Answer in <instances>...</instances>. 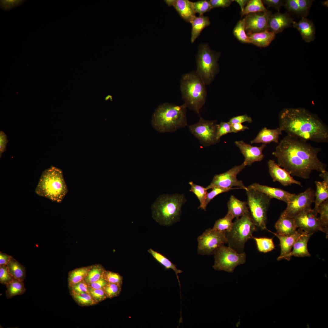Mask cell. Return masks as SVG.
<instances>
[{
	"instance_id": "cell-1",
	"label": "cell",
	"mask_w": 328,
	"mask_h": 328,
	"mask_svg": "<svg viewBox=\"0 0 328 328\" xmlns=\"http://www.w3.org/2000/svg\"><path fill=\"white\" fill-rule=\"evenodd\" d=\"M320 151L306 141L288 135L272 154L277 158V164L292 176L307 179L313 171L321 173L326 170V165L318 157Z\"/></svg>"
},
{
	"instance_id": "cell-2",
	"label": "cell",
	"mask_w": 328,
	"mask_h": 328,
	"mask_svg": "<svg viewBox=\"0 0 328 328\" xmlns=\"http://www.w3.org/2000/svg\"><path fill=\"white\" fill-rule=\"evenodd\" d=\"M279 128L288 135L306 141H328L327 126L316 115L305 109H283L279 116Z\"/></svg>"
},
{
	"instance_id": "cell-3",
	"label": "cell",
	"mask_w": 328,
	"mask_h": 328,
	"mask_svg": "<svg viewBox=\"0 0 328 328\" xmlns=\"http://www.w3.org/2000/svg\"><path fill=\"white\" fill-rule=\"evenodd\" d=\"M187 107L165 103L159 105L154 112L151 124L160 133L175 132L187 125Z\"/></svg>"
},
{
	"instance_id": "cell-4",
	"label": "cell",
	"mask_w": 328,
	"mask_h": 328,
	"mask_svg": "<svg viewBox=\"0 0 328 328\" xmlns=\"http://www.w3.org/2000/svg\"><path fill=\"white\" fill-rule=\"evenodd\" d=\"M180 90L187 107L200 115V111L207 98L206 85L196 71L183 74L180 78Z\"/></svg>"
},
{
	"instance_id": "cell-5",
	"label": "cell",
	"mask_w": 328,
	"mask_h": 328,
	"mask_svg": "<svg viewBox=\"0 0 328 328\" xmlns=\"http://www.w3.org/2000/svg\"><path fill=\"white\" fill-rule=\"evenodd\" d=\"M185 201L183 195H162L151 205L152 217L161 225L171 226L179 220Z\"/></svg>"
},
{
	"instance_id": "cell-6",
	"label": "cell",
	"mask_w": 328,
	"mask_h": 328,
	"mask_svg": "<svg viewBox=\"0 0 328 328\" xmlns=\"http://www.w3.org/2000/svg\"><path fill=\"white\" fill-rule=\"evenodd\" d=\"M68 191L62 171L53 166L43 172L35 190L38 195L58 203Z\"/></svg>"
},
{
	"instance_id": "cell-7",
	"label": "cell",
	"mask_w": 328,
	"mask_h": 328,
	"mask_svg": "<svg viewBox=\"0 0 328 328\" xmlns=\"http://www.w3.org/2000/svg\"><path fill=\"white\" fill-rule=\"evenodd\" d=\"M257 228L250 213L236 219L231 230L226 233L228 246L238 253L243 252L246 243L252 239Z\"/></svg>"
},
{
	"instance_id": "cell-8",
	"label": "cell",
	"mask_w": 328,
	"mask_h": 328,
	"mask_svg": "<svg viewBox=\"0 0 328 328\" xmlns=\"http://www.w3.org/2000/svg\"><path fill=\"white\" fill-rule=\"evenodd\" d=\"M220 56L207 44H201L196 56V72L206 85H210L219 72L218 61Z\"/></svg>"
},
{
	"instance_id": "cell-9",
	"label": "cell",
	"mask_w": 328,
	"mask_h": 328,
	"mask_svg": "<svg viewBox=\"0 0 328 328\" xmlns=\"http://www.w3.org/2000/svg\"><path fill=\"white\" fill-rule=\"evenodd\" d=\"M248 205L252 219L257 227L269 231L266 227L267 214L271 198L252 189L246 190Z\"/></svg>"
},
{
	"instance_id": "cell-10",
	"label": "cell",
	"mask_w": 328,
	"mask_h": 328,
	"mask_svg": "<svg viewBox=\"0 0 328 328\" xmlns=\"http://www.w3.org/2000/svg\"><path fill=\"white\" fill-rule=\"evenodd\" d=\"M214 255V262L213 268L217 271L233 273L236 267L244 264L246 261V255L244 252L238 253L224 245Z\"/></svg>"
},
{
	"instance_id": "cell-11",
	"label": "cell",
	"mask_w": 328,
	"mask_h": 328,
	"mask_svg": "<svg viewBox=\"0 0 328 328\" xmlns=\"http://www.w3.org/2000/svg\"><path fill=\"white\" fill-rule=\"evenodd\" d=\"M197 253L201 255H210L224 244L227 243L226 233L211 228L206 230L197 239Z\"/></svg>"
},
{
	"instance_id": "cell-12",
	"label": "cell",
	"mask_w": 328,
	"mask_h": 328,
	"mask_svg": "<svg viewBox=\"0 0 328 328\" xmlns=\"http://www.w3.org/2000/svg\"><path fill=\"white\" fill-rule=\"evenodd\" d=\"M196 123L189 126V130L205 147L215 145L220 141L217 138V124L216 120L204 119L200 115Z\"/></svg>"
},
{
	"instance_id": "cell-13",
	"label": "cell",
	"mask_w": 328,
	"mask_h": 328,
	"mask_svg": "<svg viewBox=\"0 0 328 328\" xmlns=\"http://www.w3.org/2000/svg\"><path fill=\"white\" fill-rule=\"evenodd\" d=\"M245 166L243 162L241 165L235 166L226 172L215 175L211 182L206 189L208 190L215 187L230 188L236 186L247 190V187L241 180L238 179L237 177Z\"/></svg>"
},
{
	"instance_id": "cell-14",
	"label": "cell",
	"mask_w": 328,
	"mask_h": 328,
	"mask_svg": "<svg viewBox=\"0 0 328 328\" xmlns=\"http://www.w3.org/2000/svg\"><path fill=\"white\" fill-rule=\"evenodd\" d=\"M315 192L311 188L304 192L295 194L287 203V206L281 215L294 217L304 210L311 207L315 199Z\"/></svg>"
},
{
	"instance_id": "cell-15",
	"label": "cell",
	"mask_w": 328,
	"mask_h": 328,
	"mask_svg": "<svg viewBox=\"0 0 328 328\" xmlns=\"http://www.w3.org/2000/svg\"><path fill=\"white\" fill-rule=\"evenodd\" d=\"M294 218L297 228L305 232L313 234L319 231L323 232L317 214L311 207L302 211Z\"/></svg>"
},
{
	"instance_id": "cell-16",
	"label": "cell",
	"mask_w": 328,
	"mask_h": 328,
	"mask_svg": "<svg viewBox=\"0 0 328 328\" xmlns=\"http://www.w3.org/2000/svg\"><path fill=\"white\" fill-rule=\"evenodd\" d=\"M272 12H259L249 13L244 18L246 34L259 32L268 30V23Z\"/></svg>"
},
{
	"instance_id": "cell-17",
	"label": "cell",
	"mask_w": 328,
	"mask_h": 328,
	"mask_svg": "<svg viewBox=\"0 0 328 328\" xmlns=\"http://www.w3.org/2000/svg\"><path fill=\"white\" fill-rule=\"evenodd\" d=\"M234 143L244 157V162L246 166H251L253 163L261 161L264 159L262 151L266 144H262L259 147L252 146L243 140L235 141Z\"/></svg>"
},
{
	"instance_id": "cell-18",
	"label": "cell",
	"mask_w": 328,
	"mask_h": 328,
	"mask_svg": "<svg viewBox=\"0 0 328 328\" xmlns=\"http://www.w3.org/2000/svg\"><path fill=\"white\" fill-rule=\"evenodd\" d=\"M268 166L269 173L273 181L278 182L285 186L292 184L302 186L300 182L294 179L288 172L279 166L274 160H269Z\"/></svg>"
},
{
	"instance_id": "cell-19",
	"label": "cell",
	"mask_w": 328,
	"mask_h": 328,
	"mask_svg": "<svg viewBox=\"0 0 328 328\" xmlns=\"http://www.w3.org/2000/svg\"><path fill=\"white\" fill-rule=\"evenodd\" d=\"M252 189L266 195L271 199L274 198L288 203L295 195L282 189L255 183L247 187Z\"/></svg>"
},
{
	"instance_id": "cell-20",
	"label": "cell",
	"mask_w": 328,
	"mask_h": 328,
	"mask_svg": "<svg viewBox=\"0 0 328 328\" xmlns=\"http://www.w3.org/2000/svg\"><path fill=\"white\" fill-rule=\"evenodd\" d=\"M294 21L290 15L279 12L272 14L268 23V31L276 34L282 32L285 29L291 26Z\"/></svg>"
},
{
	"instance_id": "cell-21",
	"label": "cell",
	"mask_w": 328,
	"mask_h": 328,
	"mask_svg": "<svg viewBox=\"0 0 328 328\" xmlns=\"http://www.w3.org/2000/svg\"><path fill=\"white\" fill-rule=\"evenodd\" d=\"M169 6H173L179 15L186 22L190 20L196 16L193 2L188 0H165Z\"/></svg>"
},
{
	"instance_id": "cell-22",
	"label": "cell",
	"mask_w": 328,
	"mask_h": 328,
	"mask_svg": "<svg viewBox=\"0 0 328 328\" xmlns=\"http://www.w3.org/2000/svg\"><path fill=\"white\" fill-rule=\"evenodd\" d=\"M279 239L280 241L279 245L281 248V253L278 258L277 260H280L288 255L291 251V249L299 237L303 233L304 231L299 228L294 234L288 236L280 235L270 231Z\"/></svg>"
},
{
	"instance_id": "cell-23",
	"label": "cell",
	"mask_w": 328,
	"mask_h": 328,
	"mask_svg": "<svg viewBox=\"0 0 328 328\" xmlns=\"http://www.w3.org/2000/svg\"><path fill=\"white\" fill-rule=\"evenodd\" d=\"M313 234L304 232L299 237L293 245V249L283 259L289 260L292 256L296 257H310L311 255L307 248V243Z\"/></svg>"
},
{
	"instance_id": "cell-24",
	"label": "cell",
	"mask_w": 328,
	"mask_h": 328,
	"mask_svg": "<svg viewBox=\"0 0 328 328\" xmlns=\"http://www.w3.org/2000/svg\"><path fill=\"white\" fill-rule=\"evenodd\" d=\"M293 26L300 32L303 39L307 43L315 39V28L313 22L305 17H302L298 22L294 21Z\"/></svg>"
},
{
	"instance_id": "cell-25",
	"label": "cell",
	"mask_w": 328,
	"mask_h": 328,
	"mask_svg": "<svg viewBox=\"0 0 328 328\" xmlns=\"http://www.w3.org/2000/svg\"><path fill=\"white\" fill-rule=\"evenodd\" d=\"M313 0H287L284 5L288 10L302 17L308 15Z\"/></svg>"
},
{
	"instance_id": "cell-26",
	"label": "cell",
	"mask_w": 328,
	"mask_h": 328,
	"mask_svg": "<svg viewBox=\"0 0 328 328\" xmlns=\"http://www.w3.org/2000/svg\"><path fill=\"white\" fill-rule=\"evenodd\" d=\"M282 130L279 127L270 129L266 127L262 128L256 137L251 141V143H259L267 144L271 142H278L279 136L282 134Z\"/></svg>"
},
{
	"instance_id": "cell-27",
	"label": "cell",
	"mask_w": 328,
	"mask_h": 328,
	"mask_svg": "<svg viewBox=\"0 0 328 328\" xmlns=\"http://www.w3.org/2000/svg\"><path fill=\"white\" fill-rule=\"evenodd\" d=\"M275 227L278 234L288 236L296 232L297 228L294 217L281 215Z\"/></svg>"
},
{
	"instance_id": "cell-28",
	"label": "cell",
	"mask_w": 328,
	"mask_h": 328,
	"mask_svg": "<svg viewBox=\"0 0 328 328\" xmlns=\"http://www.w3.org/2000/svg\"><path fill=\"white\" fill-rule=\"evenodd\" d=\"M227 214L237 219L245 214L250 213L247 202L242 201L234 196H231L227 203Z\"/></svg>"
},
{
	"instance_id": "cell-29",
	"label": "cell",
	"mask_w": 328,
	"mask_h": 328,
	"mask_svg": "<svg viewBox=\"0 0 328 328\" xmlns=\"http://www.w3.org/2000/svg\"><path fill=\"white\" fill-rule=\"evenodd\" d=\"M247 34L250 43L260 47L268 46L274 39L276 35L268 30Z\"/></svg>"
},
{
	"instance_id": "cell-30",
	"label": "cell",
	"mask_w": 328,
	"mask_h": 328,
	"mask_svg": "<svg viewBox=\"0 0 328 328\" xmlns=\"http://www.w3.org/2000/svg\"><path fill=\"white\" fill-rule=\"evenodd\" d=\"M192 26L191 41L193 43L202 30L210 24L209 17L203 15L195 16L190 21Z\"/></svg>"
},
{
	"instance_id": "cell-31",
	"label": "cell",
	"mask_w": 328,
	"mask_h": 328,
	"mask_svg": "<svg viewBox=\"0 0 328 328\" xmlns=\"http://www.w3.org/2000/svg\"><path fill=\"white\" fill-rule=\"evenodd\" d=\"M316 190L315 193V207L313 209L314 212L318 214L317 209L319 205L328 199V184L323 181H315Z\"/></svg>"
},
{
	"instance_id": "cell-32",
	"label": "cell",
	"mask_w": 328,
	"mask_h": 328,
	"mask_svg": "<svg viewBox=\"0 0 328 328\" xmlns=\"http://www.w3.org/2000/svg\"><path fill=\"white\" fill-rule=\"evenodd\" d=\"M154 258L159 263L163 265L166 269H171L175 272L180 287V282L179 280L178 274L183 272L182 270L178 269L176 265L173 264L169 260L161 253L156 251L152 248L148 251Z\"/></svg>"
},
{
	"instance_id": "cell-33",
	"label": "cell",
	"mask_w": 328,
	"mask_h": 328,
	"mask_svg": "<svg viewBox=\"0 0 328 328\" xmlns=\"http://www.w3.org/2000/svg\"><path fill=\"white\" fill-rule=\"evenodd\" d=\"M9 272L15 279L23 281L26 275V270L24 266L18 262L12 257L7 264Z\"/></svg>"
},
{
	"instance_id": "cell-34",
	"label": "cell",
	"mask_w": 328,
	"mask_h": 328,
	"mask_svg": "<svg viewBox=\"0 0 328 328\" xmlns=\"http://www.w3.org/2000/svg\"><path fill=\"white\" fill-rule=\"evenodd\" d=\"M92 265L77 268L70 271L68 274L69 286H72L84 280Z\"/></svg>"
},
{
	"instance_id": "cell-35",
	"label": "cell",
	"mask_w": 328,
	"mask_h": 328,
	"mask_svg": "<svg viewBox=\"0 0 328 328\" xmlns=\"http://www.w3.org/2000/svg\"><path fill=\"white\" fill-rule=\"evenodd\" d=\"M7 290L6 296L8 299L11 298L15 296L21 295L26 291L23 281L14 278L6 285Z\"/></svg>"
},
{
	"instance_id": "cell-36",
	"label": "cell",
	"mask_w": 328,
	"mask_h": 328,
	"mask_svg": "<svg viewBox=\"0 0 328 328\" xmlns=\"http://www.w3.org/2000/svg\"><path fill=\"white\" fill-rule=\"evenodd\" d=\"M317 213L319 214L318 218L323 232L326 234V238L328 237V199L322 203L319 206Z\"/></svg>"
},
{
	"instance_id": "cell-37",
	"label": "cell",
	"mask_w": 328,
	"mask_h": 328,
	"mask_svg": "<svg viewBox=\"0 0 328 328\" xmlns=\"http://www.w3.org/2000/svg\"><path fill=\"white\" fill-rule=\"evenodd\" d=\"M105 270L101 265H92L84 280L88 285L95 282L103 276Z\"/></svg>"
},
{
	"instance_id": "cell-38",
	"label": "cell",
	"mask_w": 328,
	"mask_h": 328,
	"mask_svg": "<svg viewBox=\"0 0 328 328\" xmlns=\"http://www.w3.org/2000/svg\"><path fill=\"white\" fill-rule=\"evenodd\" d=\"M234 218L227 214L223 218H220L215 223L213 229L226 233L231 230L233 225L232 220Z\"/></svg>"
},
{
	"instance_id": "cell-39",
	"label": "cell",
	"mask_w": 328,
	"mask_h": 328,
	"mask_svg": "<svg viewBox=\"0 0 328 328\" xmlns=\"http://www.w3.org/2000/svg\"><path fill=\"white\" fill-rule=\"evenodd\" d=\"M189 184L191 186L190 191L195 194L200 202V205L198 208L206 210L204 204L208 193L207 190L202 186L194 184L193 182H189Z\"/></svg>"
},
{
	"instance_id": "cell-40",
	"label": "cell",
	"mask_w": 328,
	"mask_h": 328,
	"mask_svg": "<svg viewBox=\"0 0 328 328\" xmlns=\"http://www.w3.org/2000/svg\"><path fill=\"white\" fill-rule=\"evenodd\" d=\"M268 10L265 7L261 0H251L246 5L243 11L241 13V16L249 13L259 12H265Z\"/></svg>"
},
{
	"instance_id": "cell-41",
	"label": "cell",
	"mask_w": 328,
	"mask_h": 328,
	"mask_svg": "<svg viewBox=\"0 0 328 328\" xmlns=\"http://www.w3.org/2000/svg\"><path fill=\"white\" fill-rule=\"evenodd\" d=\"M255 240L258 251L264 253L271 251L275 248L272 238L267 237H253Z\"/></svg>"
},
{
	"instance_id": "cell-42",
	"label": "cell",
	"mask_w": 328,
	"mask_h": 328,
	"mask_svg": "<svg viewBox=\"0 0 328 328\" xmlns=\"http://www.w3.org/2000/svg\"><path fill=\"white\" fill-rule=\"evenodd\" d=\"M70 291L71 295L79 305L83 306H90L97 303L89 293L77 292L72 290Z\"/></svg>"
},
{
	"instance_id": "cell-43",
	"label": "cell",
	"mask_w": 328,
	"mask_h": 328,
	"mask_svg": "<svg viewBox=\"0 0 328 328\" xmlns=\"http://www.w3.org/2000/svg\"><path fill=\"white\" fill-rule=\"evenodd\" d=\"M233 33L235 37L241 42L250 43L245 31V22L244 18L238 21L234 29Z\"/></svg>"
},
{
	"instance_id": "cell-44",
	"label": "cell",
	"mask_w": 328,
	"mask_h": 328,
	"mask_svg": "<svg viewBox=\"0 0 328 328\" xmlns=\"http://www.w3.org/2000/svg\"><path fill=\"white\" fill-rule=\"evenodd\" d=\"M212 190L210 192L208 193L207 194L204 204L205 207L206 209L210 202L217 195L223 193L227 192L231 190L241 189L239 187L230 188L215 187L212 188Z\"/></svg>"
},
{
	"instance_id": "cell-45",
	"label": "cell",
	"mask_w": 328,
	"mask_h": 328,
	"mask_svg": "<svg viewBox=\"0 0 328 328\" xmlns=\"http://www.w3.org/2000/svg\"><path fill=\"white\" fill-rule=\"evenodd\" d=\"M194 11L199 15H203L205 13L210 11L212 9L209 1L202 0L193 2Z\"/></svg>"
},
{
	"instance_id": "cell-46",
	"label": "cell",
	"mask_w": 328,
	"mask_h": 328,
	"mask_svg": "<svg viewBox=\"0 0 328 328\" xmlns=\"http://www.w3.org/2000/svg\"><path fill=\"white\" fill-rule=\"evenodd\" d=\"M121 285L108 283L103 289L107 298H111L119 295L121 291Z\"/></svg>"
},
{
	"instance_id": "cell-47",
	"label": "cell",
	"mask_w": 328,
	"mask_h": 328,
	"mask_svg": "<svg viewBox=\"0 0 328 328\" xmlns=\"http://www.w3.org/2000/svg\"><path fill=\"white\" fill-rule=\"evenodd\" d=\"M232 132L231 125L228 122H221L217 124V138L220 141L221 137L228 133Z\"/></svg>"
},
{
	"instance_id": "cell-48",
	"label": "cell",
	"mask_w": 328,
	"mask_h": 328,
	"mask_svg": "<svg viewBox=\"0 0 328 328\" xmlns=\"http://www.w3.org/2000/svg\"><path fill=\"white\" fill-rule=\"evenodd\" d=\"M14 278L9 272L7 265H0V282L6 286Z\"/></svg>"
},
{
	"instance_id": "cell-49",
	"label": "cell",
	"mask_w": 328,
	"mask_h": 328,
	"mask_svg": "<svg viewBox=\"0 0 328 328\" xmlns=\"http://www.w3.org/2000/svg\"><path fill=\"white\" fill-rule=\"evenodd\" d=\"M104 276L108 283L122 284L123 277L118 273L105 270Z\"/></svg>"
},
{
	"instance_id": "cell-50",
	"label": "cell",
	"mask_w": 328,
	"mask_h": 328,
	"mask_svg": "<svg viewBox=\"0 0 328 328\" xmlns=\"http://www.w3.org/2000/svg\"><path fill=\"white\" fill-rule=\"evenodd\" d=\"M88 290L89 294L97 303L107 298L103 289H95L88 286Z\"/></svg>"
},
{
	"instance_id": "cell-51",
	"label": "cell",
	"mask_w": 328,
	"mask_h": 328,
	"mask_svg": "<svg viewBox=\"0 0 328 328\" xmlns=\"http://www.w3.org/2000/svg\"><path fill=\"white\" fill-rule=\"evenodd\" d=\"M25 1V0H0V7L5 11H8L20 5Z\"/></svg>"
},
{
	"instance_id": "cell-52",
	"label": "cell",
	"mask_w": 328,
	"mask_h": 328,
	"mask_svg": "<svg viewBox=\"0 0 328 328\" xmlns=\"http://www.w3.org/2000/svg\"><path fill=\"white\" fill-rule=\"evenodd\" d=\"M70 290L77 292L89 293L88 286L84 280L81 281L72 286L69 287Z\"/></svg>"
},
{
	"instance_id": "cell-53",
	"label": "cell",
	"mask_w": 328,
	"mask_h": 328,
	"mask_svg": "<svg viewBox=\"0 0 328 328\" xmlns=\"http://www.w3.org/2000/svg\"><path fill=\"white\" fill-rule=\"evenodd\" d=\"M246 122L249 123L252 122L251 117L246 114L234 117L231 118L228 121L231 125L235 124H242Z\"/></svg>"
},
{
	"instance_id": "cell-54",
	"label": "cell",
	"mask_w": 328,
	"mask_h": 328,
	"mask_svg": "<svg viewBox=\"0 0 328 328\" xmlns=\"http://www.w3.org/2000/svg\"><path fill=\"white\" fill-rule=\"evenodd\" d=\"M209 2L212 9L217 7L224 8L229 6L233 0H210Z\"/></svg>"
},
{
	"instance_id": "cell-55",
	"label": "cell",
	"mask_w": 328,
	"mask_h": 328,
	"mask_svg": "<svg viewBox=\"0 0 328 328\" xmlns=\"http://www.w3.org/2000/svg\"><path fill=\"white\" fill-rule=\"evenodd\" d=\"M284 1L281 0H263V4L267 5L269 7H272L277 9L279 12L281 7L284 5Z\"/></svg>"
},
{
	"instance_id": "cell-56",
	"label": "cell",
	"mask_w": 328,
	"mask_h": 328,
	"mask_svg": "<svg viewBox=\"0 0 328 328\" xmlns=\"http://www.w3.org/2000/svg\"><path fill=\"white\" fill-rule=\"evenodd\" d=\"M8 140L6 135L2 131L0 132V157L2 153L6 150Z\"/></svg>"
},
{
	"instance_id": "cell-57",
	"label": "cell",
	"mask_w": 328,
	"mask_h": 328,
	"mask_svg": "<svg viewBox=\"0 0 328 328\" xmlns=\"http://www.w3.org/2000/svg\"><path fill=\"white\" fill-rule=\"evenodd\" d=\"M107 283L108 282L104 278L103 275V276L96 282L88 285L89 287L95 289H103V288Z\"/></svg>"
},
{
	"instance_id": "cell-58",
	"label": "cell",
	"mask_w": 328,
	"mask_h": 328,
	"mask_svg": "<svg viewBox=\"0 0 328 328\" xmlns=\"http://www.w3.org/2000/svg\"><path fill=\"white\" fill-rule=\"evenodd\" d=\"M231 125L232 132L237 133L241 131L249 129L247 126L243 125L242 124H235Z\"/></svg>"
},
{
	"instance_id": "cell-59",
	"label": "cell",
	"mask_w": 328,
	"mask_h": 328,
	"mask_svg": "<svg viewBox=\"0 0 328 328\" xmlns=\"http://www.w3.org/2000/svg\"><path fill=\"white\" fill-rule=\"evenodd\" d=\"M12 257L0 252V265H7Z\"/></svg>"
},
{
	"instance_id": "cell-60",
	"label": "cell",
	"mask_w": 328,
	"mask_h": 328,
	"mask_svg": "<svg viewBox=\"0 0 328 328\" xmlns=\"http://www.w3.org/2000/svg\"><path fill=\"white\" fill-rule=\"evenodd\" d=\"M249 0H234L237 2L240 5L241 9V12H242L244 8L245 5H247Z\"/></svg>"
},
{
	"instance_id": "cell-61",
	"label": "cell",
	"mask_w": 328,
	"mask_h": 328,
	"mask_svg": "<svg viewBox=\"0 0 328 328\" xmlns=\"http://www.w3.org/2000/svg\"><path fill=\"white\" fill-rule=\"evenodd\" d=\"M319 176L323 179V181L328 184V172L326 170L320 173Z\"/></svg>"
}]
</instances>
